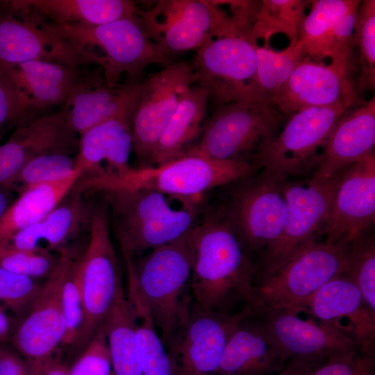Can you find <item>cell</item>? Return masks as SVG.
Wrapping results in <instances>:
<instances>
[{
  "mask_svg": "<svg viewBox=\"0 0 375 375\" xmlns=\"http://www.w3.org/2000/svg\"><path fill=\"white\" fill-rule=\"evenodd\" d=\"M189 238L194 254L192 304L229 315L249 311L254 300L255 262L221 210L206 205Z\"/></svg>",
  "mask_w": 375,
  "mask_h": 375,
  "instance_id": "1",
  "label": "cell"
},
{
  "mask_svg": "<svg viewBox=\"0 0 375 375\" xmlns=\"http://www.w3.org/2000/svg\"><path fill=\"white\" fill-rule=\"evenodd\" d=\"M103 192L122 251L131 258L188 234L206 206L203 199L174 208L172 203L179 198L151 189Z\"/></svg>",
  "mask_w": 375,
  "mask_h": 375,
  "instance_id": "2",
  "label": "cell"
},
{
  "mask_svg": "<svg viewBox=\"0 0 375 375\" xmlns=\"http://www.w3.org/2000/svg\"><path fill=\"white\" fill-rule=\"evenodd\" d=\"M189 233L135 260L122 253L167 350L192 304L194 254Z\"/></svg>",
  "mask_w": 375,
  "mask_h": 375,
  "instance_id": "3",
  "label": "cell"
},
{
  "mask_svg": "<svg viewBox=\"0 0 375 375\" xmlns=\"http://www.w3.org/2000/svg\"><path fill=\"white\" fill-rule=\"evenodd\" d=\"M45 26L72 44L88 64L97 65L110 88L119 84L123 74L138 81L152 64H170L171 60L147 35L136 15L99 26L61 25L43 17Z\"/></svg>",
  "mask_w": 375,
  "mask_h": 375,
  "instance_id": "4",
  "label": "cell"
},
{
  "mask_svg": "<svg viewBox=\"0 0 375 375\" xmlns=\"http://www.w3.org/2000/svg\"><path fill=\"white\" fill-rule=\"evenodd\" d=\"M284 176L259 169L224 185L215 206L253 260L282 234L288 219Z\"/></svg>",
  "mask_w": 375,
  "mask_h": 375,
  "instance_id": "5",
  "label": "cell"
},
{
  "mask_svg": "<svg viewBox=\"0 0 375 375\" xmlns=\"http://www.w3.org/2000/svg\"><path fill=\"white\" fill-rule=\"evenodd\" d=\"M136 15L148 37L169 58L253 27L249 17L233 11L228 14L215 1H157L147 10L138 8Z\"/></svg>",
  "mask_w": 375,
  "mask_h": 375,
  "instance_id": "6",
  "label": "cell"
},
{
  "mask_svg": "<svg viewBox=\"0 0 375 375\" xmlns=\"http://www.w3.org/2000/svg\"><path fill=\"white\" fill-rule=\"evenodd\" d=\"M287 118L276 105L266 101H235L215 106L200 138L185 155L253 165L278 135Z\"/></svg>",
  "mask_w": 375,
  "mask_h": 375,
  "instance_id": "7",
  "label": "cell"
},
{
  "mask_svg": "<svg viewBox=\"0 0 375 375\" xmlns=\"http://www.w3.org/2000/svg\"><path fill=\"white\" fill-rule=\"evenodd\" d=\"M258 170L252 164L186 154L154 166L132 168L112 179L81 181L83 191L151 189L181 199H204L206 192Z\"/></svg>",
  "mask_w": 375,
  "mask_h": 375,
  "instance_id": "8",
  "label": "cell"
},
{
  "mask_svg": "<svg viewBox=\"0 0 375 375\" xmlns=\"http://www.w3.org/2000/svg\"><path fill=\"white\" fill-rule=\"evenodd\" d=\"M349 243L314 240L257 278L251 310H295L306 304L322 285L343 272Z\"/></svg>",
  "mask_w": 375,
  "mask_h": 375,
  "instance_id": "9",
  "label": "cell"
},
{
  "mask_svg": "<svg viewBox=\"0 0 375 375\" xmlns=\"http://www.w3.org/2000/svg\"><path fill=\"white\" fill-rule=\"evenodd\" d=\"M252 28L214 38L197 51L195 84L215 106L235 101H267L257 80V41ZM270 103V102H269Z\"/></svg>",
  "mask_w": 375,
  "mask_h": 375,
  "instance_id": "10",
  "label": "cell"
},
{
  "mask_svg": "<svg viewBox=\"0 0 375 375\" xmlns=\"http://www.w3.org/2000/svg\"><path fill=\"white\" fill-rule=\"evenodd\" d=\"M353 107L338 103L297 111L253 165L288 178L314 171L337 123Z\"/></svg>",
  "mask_w": 375,
  "mask_h": 375,
  "instance_id": "11",
  "label": "cell"
},
{
  "mask_svg": "<svg viewBox=\"0 0 375 375\" xmlns=\"http://www.w3.org/2000/svg\"><path fill=\"white\" fill-rule=\"evenodd\" d=\"M341 171L324 181H287L286 225L281 236L256 260L254 281L281 266L308 243L322 239L321 233L331 210Z\"/></svg>",
  "mask_w": 375,
  "mask_h": 375,
  "instance_id": "12",
  "label": "cell"
},
{
  "mask_svg": "<svg viewBox=\"0 0 375 375\" xmlns=\"http://www.w3.org/2000/svg\"><path fill=\"white\" fill-rule=\"evenodd\" d=\"M90 235L81 256L84 319L74 349L80 353L103 324L122 282L117 258L110 235L106 199L93 208Z\"/></svg>",
  "mask_w": 375,
  "mask_h": 375,
  "instance_id": "13",
  "label": "cell"
},
{
  "mask_svg": "<svg viewBox=\"0 0 375 375\" xmlns=\"http://www.w3.org/2000/svg\"><path fill=\"white\" fill-rule=\"evenodd\" d=\"M74 259L71 250L59 253L55 269L12 332L10 343L26 361L30 375L49 362L62 344L65 324L62 290Z\"/></svg>",
  "mask_w": 375,
  "mask_h": 375,
  "instance_id": "14",
  "label": "cell"
},
{
  "mask_svg": "<svg viewBox=\"0 0 375 375\" xmlns=\"http://www.w3.org/2000/svg\"><path fill=\"white\" fill-rule=\"evenodd\" d=\"M44 60L74 68L85 65L69 42L51 32L42 17L17 1L0 3V69L6 72L27 61Z\"/></svg>",
  "mask_w": 375,
  "mask_h": 375,
  "instance_id": "15",
  "label": "cell"
},
{
  "mask_svg": "<svg viewBox=\"0 0 375 375\" xmlns=\"http://www.w3.org/2000/svg\"><path fill=\"white\" fill-rule=\"evenodd\" d=\"M196 78L190 65L171 62L142 83L132 122V150L148 166L158 139Z\"/></svg>",
  "mask_w": 375,
  "mask_h": 375,
  "instance_id": "16",
  "label": "cell"
},
{
  "mask_svg": "<svg viewBox=\"0 0 375 375\" xmlns=\"http://www.w3.org/2000/svg\"><path fill=\"white\" fill-rule=\"evenodd\" d=\"M353 72L352 56L333 59L325 65L306 56L283 85L274 103L287 117L310 107L338 103L356 106L362 101Z\"/></svg>",
  "mask_w": 375,
  "mask_h": 375,
  "instance_id": "17",
  "label": "cell"
},
{
  "mask_svg": "<svg viewBox=\"0 0 375 375\" xmlns=\"http://www.w3.org/2000/svg\"><path fill=\"white\" fill-rule=\"evenodd\" d=\"M249 312L229 315L203 310L192 303L167 348L177 375H215L231 335Z\"/></svg>",
  "mask_w": 375,
  "mask_h": 375,
  "instance_id": "18",
  "label": "cell"
},
{
  "mask_svg": "<svg viewBox=\"0 0 375 375\" xmlns=\"http://www.w3.org/2000/svg\"><path fill=\"white\" fill-rule=\"evenodd\" d=\"M288 360H322L338 353L360 350L358 343L334 326L317 322L288 308L251 310Z\"/></svg>",
  "mask_w": 375,
  "mask_h": 375,
  "instance_id": "19",
  "label": "cell"
},
{
  "mask_svg": "<svg viewBox=\"0 0 375 375\" xmlns=\"http://www.w3.org/2000/svg\"><path fill=\"white\" fill-rule=\"evenodd\" d=\"M375 222V154L370 153L340 172L322 238L349 242L369 230Z\"/></svg>",
  "mask_w": 375,
  "mask_h": 375,
  "instance_id": "20",
  "label": "cell"
},
{
  "mask_svg": "<svg viewBox=\"0 0 375 375\" xmlns=\"http://www.w3.org/2000/svg\"><path fill=\"white\" fill-rule=\"evenodd\" d=\"M135 109L118 114L79 135L74 165L81 177L88 174L83 180L112 179L131 171V122Z\"/></svg>",
  "mask_w": 375,
  "mask_h": 375,
  "instance_id": "21",
  "label": "cell"
},
{
  "mask_svg": "<svg viewBox=\"0 0 375 375\" xmlns=\"http://www.w3.org/2000/svg\"><path fill=\"white\" fill-rule=\"evenodd\" d=\"M293 310L339 329L340 322L346 319L360 351L374 356L375 317L367 310L358 286L344 274L325 283L306 304Z\"/></svg>",
  "mask_w": 375,
  "mask_h": 375,
  "instance_id": "22",
  "label": "cell"
},
{
  "mask_svg": "<svg viewBox=\"0 0 375 375\" xmlns=\"http://www.w3.org/2000/svg\"><path fill=\"white\" fill-rule=\"evenodd\" d=\"M360 0L310 1V10L306 15L299 40L306 55L321 62L352 56L353 31Z\"/></svg>",
  "mask_w": 375,
  "mask_h": 375,
  "instance_id": "23",
  "label": "cell"
},
{
  "mask_svg": "<svg viewBox=\"0 0 375 375\" xmlns=\"http://www.w3.org/2000/svg\"><path fill=\"white\" fill-rule=\"evenodd\" d=\"M142 83L129 81L110 88L103 76L85 72L61 109L68 126L79 135L101 122L136 108Z\"/></svg>",
  "mask_w": 375,
  "mask_h": 375,
  "instance_id": "24",
  "label": "cell"
},
{
  "mask_svg": "<svg viewBox=\"0 0 375 375\" xmlns=\"http://www.w3.org/2000/svg\"><path fill=\"white\" fill-rule=\"evenodd\" d=\"M375 97L348 110L338 121L312 178L327 180L347 167L374 153Z\"/></svg>",
  "mask_w": 375,
  "mask_h": 375,
  "instance_id": "25",
  "label": "cell"
},
{
  "mask_svg": "<svg viewBox=\"0 0 375 375\" xmlns=\"http://www.w3.org/2000/svg\"><path fill=\"white\" fill-rule=\"evenodd\" d=\"M288 361L250 311L235 326L215 375H277Z\"/></svg>",
  "mask_w": 375,
  "mask_h": 375,
  "instance_id": "26",
  "label": "cell"
},
{
  "mask_svg": "<svg viewBox=\"0 0 375 375\" xmlns=\"http://www.w3.org/2000/svg\"><path fill=\"white\" fill-rule=\"evenodd\" d=\"M84 72L78 68L58 62L31 60L4 73L27 99L33 111L40 117V112L63 106Z\"/></svg>",
  "mask_w": 375,
  "mask_h": 375,
  "instance_id": "27",
  "label": "cell"
},
{
  "mask_svg": "<svg viewBox=\"0 0 375 375\" xmlns=\"http://www.w3.org/2000/svg\"><path fill=\"white\" fill-rule=\"evenodd\" d=\"M208 102L204 90L190 88L162 131L148 166L181 158L194 146L203 131Z\"/></svg>",
  "mask_w": 375,
  "mask_h": 375,
  "instance_id": "28",
  "label": "cell"
},
{
  "mask_svg": "<svg viewBox=\"0 0 375 375\" xmlns=\"http://www.w3.org/2000/svg\"><path fill=\"white\" fill-rule=\"evenodd\" d=\"M81 177L76 170L62 180L25 188L0 218V242L8 241L17 232L41 221L63 200Z\"/></svg>",
  "mask_w": 375,
  "mask_h": 375,
  "instance_id": "29",
  "label": "cell"
},
{
  "mask_svg": "<svg viewBox=\"0 0 375 375\" xmlns=\"http://www.w3.org/2000/svg\"><path fill=\"white\" fill-rule=\"evenodd\" d=\"M46 20L61 25L99 26L136 15L128 0H20Z\"/></svg>",
  "mask_w": 375,
  "mask_h": 375,
  "instance_id": "30",
  "label": "cell"
},
{
  "mask_svg": "<svg viewBox=\"0 0 375 375\" xmlns=\"http://www.w3.org/2000/svg\"><path fill=\"white\" fill-rule=\"evenodd\" d=\"M113 375H142L133 314L121 283L103 323Z\"/></svg>",
  "mask_w": 375,
  "mask_h": 375,
  "instance_id": "31",
  "label": "cell"
},
{
  "mask_svg": "<svg viewBox=\"0 0 375 375\" xmlns=\"http://www.w3.org/2000/svg\"><path fill=\"white\" fill-rule=\"evenodd\" d=\"M60 203L35 224L39 247L40 242L43 241L47 244V250H57L59 253L69 249V241L78 235L86 222L90 221L93 210L77 190L69 199Z\"/></svg>",
  "mask_w": 375,
  "mask_h": 375,
  "instance_id": "32",
  "label": "cell"
},
{
  "mask_svg": "<svg viewBox=\"0 0 375 375\" xmlns=\"http://www.w3.org/2000/svg\"><path fill=\"white\" fill-rule=\"evenodd\" d=\"M130 306L135 322L142 375H177L144 297L141 295L135 297L131 300Z\"/></svg>",
  "mask_w": 375,
  "mask_h": 375,
  "instance_id": "33",
  "label": "cell"
},
{
  "mask_svg": "<svg viewBox=\"0 0 375 375\" xmlns=\"http://www.w3.org/2000/svg\"><path fill=\"white\" fill-rule=\"evenodd\" d=\"M310 1L306 0H262L256 12L251 36L257 41L264 40L269 45L270 38L281 33L288 37L290 43L299 40L306 8Z\"/></svg>",
  "mask_w": 375,
  "mask_h": 375,
  "instance_id": "34",
  "label": "cell"
},
{
  "mask_svg": "<svg viewBox=\"0 0 375 375\" xmlns=\"http://www.w3.org/2000/svg\"><path fill=\"white\" fill-rule=\"evenodd\" d=\"M256 53L260 91L267 101L274 103L292 72L307 55L299 40L290 43L280 51L271 49L269 45L257 44Z\"/></svg>",
  "mask_w": 375,
  "mask_h": 375,
  "instance_id": "35",
  "label": "cell"
},
{
  "mask_svg": "<svg viewBox=\"0 0 375 375\" xmlns=\"http://www.w3.org/2000/svg\"><path fill=\"white\" fill-rule=\"evenodd\" d=\"M342 274L358 286L367 310L375 317V238L370 229L349 242Z\"/></svg>",
  "mask_w": 375,
  "mask_h": 375,
  "instance_id": "36",
  "label": "cell"
},
{
  "mask_svg": "<svg viewBox=\"0 0 375 375\" xmlns=\"http://www.w3.org/2000/svg\"><path fill=\"white\" fill-rule=\"evenodd\" d=\"M354 44L358 47L361 74L358 89L374 90L375 86V1H361L353 31Z\"/></svg>",
  "mask_w": 375,
  "mask_h": 375,
  "instance_id": "37",
  "label": "cell"
},
{
  "mask_svg": "<svg viewBox=\"0 0 375 375\" xmlns=\"http://www.w3.org/2000/svg\"><path fill=\"white\" fill-rule=\"evenodd\" d=\"M81 256L74 259L65 279L62 290V308L65 324L63 346L74 349L84 319L82 293Z\"/></svg>",
  "mask_w": 375,
  "mask_h": 375,
  "instance_id": "38",
  "label": "cell"
},
{
  "mask_svg": "<svg viewBox=\"0 0 375 375\" xmlns=\"http://www.w3.org/2000/svg\"><path fill=\"white\" fill-rule=\"evenodd\" d=\"M74 158L69 154H44L29 161L13 181L11 189L21 193L25 188L38 184L55 182L71 176L74 172Z\"/></svg>",
  "mask_w": 375,
  "mask_h": 375,
  "instance_id": "39",
  "label": "cell"
},
{
  "mask_svg": "<svg viewBox=\"0 0 375 375\" xmlns=\"http://www.w3.org/2000/svg\"><path fill=\"white\" fill-rule=\"evenodd\" d=\"M59 259L50 251L40 248L23 250L8 242H0V268L35 279L48 278L55 269Z\"/></svg>",
  "mask_w": 375,
  "mask_h": 375,
  "instance_id": "40",
  "label": "cell"
},
{
  "mask_svg": "<svg viewBox=\"0 0 375 375\" xmlns=\"http://www.w3.org/2000/svg\"><path fill=\"white\" fill-rule=\"evenodd\" d=\"M35 280L0 268V303L22 317L42 288Z\"/></svg>",
  "mask_w": 375,
  "mask_h": 375,
  "instance_id": "41",
  "label": "cell"
},
{
  "mask_svg": "<svg viewBox=\"0 0 375 375\" xmlns=\"http://www.w3.org/2000/svg\"><path fill=\"white\" fill-rule=\"evenodd\" d=\"M69 375H113L107 335L103 324L79 353Z\"/></svg>",
  "mask_w": 375,
  "mask_h": 375,
  "instance_id": "42",
  "label": "cell"
},
{
  "mask_svg": "<svg viewBox=\"0 0 375 375\" xmlns=\"http://www.w3.org/2000/svg\"><path fill=\"white\" fill-rule=\"evenodd\" d=\"M38 117L22 92L0 69V126L10 125L16 128Z\"/></svg>",
  "mask_w": 375,
  "mask_h": 375,
  "instance_id": "43",
  "label": "cell"
},
{
  "mask_svg": "<svg viewBox=\"0 0 375 375\" xmlns=\"http://www.w3.org/2000/svg\"><path fill=\"white\" fill-rule=\"evenodd\" d=\"M359 353V349L329 357L311 375H360L373 356Z\"/></svg>",
  "mask_w": 375,
  "mask_h": 375,
  "instance_id": "44",
  "label": "cell"
},
{
  "mask_svg": "<svg viewBox=\"0 0 375 375\" xmlns=\"http://www.w3.org/2000/svg\"><path fill=\"white\" fill-rule=\"evenodd\" d=\"M0 375H30L24 359L7 344H0Z\"/></svg>",
  "mask_w": 375,
  "mask_h": 375,
  "instance_id": "45",
  "label": "cell"
},
{
  "mask_svg": "<svg viewBox=\"0 0 375 375\" xmlns=\"http://www.w3.org/2000/svg\"><path fill=\"white\" fill-rule=\"evenodd\" d=\"M326 360L290 359L277 375H311Z\"/></svg>",
  "mask_w": 375,
  "mask_h": 375,
  "instance_id": "46",
  "label": "cell"
},
{
  "mask_svg": "<svg viewBox=\"0 0 375 375\" xmlns=\"http://www.w3.org/2000/svg\"><path fill=\"white\" fill-rule=\"evenodd\" d=\"M34 375H69V365L56 355Z\"/></svg>",
  "mask_w": 375,
  "mask_h": 375,
  "instance_id": "47",
  "label": "cell"
},
{
  "mask_svg": "<svg viewBox=\"0 0 375 375\" xmlns=\"http://www.w3.org/2000/svg\"><path fill=\"white\" fill-rule=\"evenodd\" d=\"M15 327L6 308L0 303V344L10 342Z\"/></svg>",
  "mask_w": 375,
  "mask_h": 375,
  "instance_id": "48",
  "label": "cell"
},
{
  "mask_svg": "<svg viewBox=\"0 0 375 375\" xmlns=\"http://www.w3.org/2000/svg\"><path fill=\"white\" fill-rule=\"evenodd\" d=\"M12 192V189L0 186V218L14 201Z\"/></svg>",
  "mask_w": 375,
  "mask_h": 375,
  "instance_id": "49",
  "label": "cell"
},
{
  "mask_svg": "<svg viewBox=\"0 0 375 375\" xmlns=\"http://www.w3.org/2000/svg\"><path fill=\"white\" fill-rule=\"evenodd\" d=\"M374 360H371L364 368L360 375H375L373 370Z\"/></svg>",
  "mask_w": 375,
  "mask_h": 375,
  "instance_id": "50",
  "label": "cell"
},
{
  "mask_svg": "<svg viewBox=\"0 0 375 375\" xmlns=\"http://www.w3.org/2000/svg\"><path fill=\"white\" fill-rule=\"evenodd\" d=\"M1 1H0V3H1Z\"/></svg>",
  "mask_w": 375,
  "mask_h": 375,
  "instance_id": "51",
  "label": "cell"
}]
</instances>
